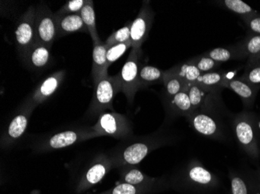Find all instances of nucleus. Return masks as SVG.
Returning a JSON list of instances; mask_svg holds the SVG:
<instances>
[{
  "mask_svg": "<svg viewBox=\"0 0 260 194\" xmlns=\"http://www.w3.org/2000/svg\"><path fill=\"white\" fill-rule=\"evenodd\" d=\"M121 88L119 74L102 79L94 86L90 110L94 113H101L106 109L113 110L114 99L121 92Z\"/></svg>",
  "mask_w": 260,
  "mask_h": 194,
  "instance_id": "f257e3e1",
  "label": "nucleus"
},
{
  "mask_svg": "<svg viewBox=\"0 0 260 194\" xmlns=\"http://www.w3.org/2000/svg\"><path fill=\"white\" fill-rule=\"evenodd\" d=\"M141 55L142 48H132L126 62L119 74L122 87L121 92L124 93L128 103L134 101L136 93L140 90L138 83V74L142 65L140 63Z\"/></svg>",
  "mask_w": 260,
  "mask_h": 194,
  "instance_id": "f03ea898",
  "label": "nucleus"
},
{
  "mask_svg": "<svg viewBox=\"0 0 260 194\" xmlns=\"http://www.w3.org/2000/svg\"><path fill=\"white\" fill-rule=\"evenodd\" d=\"M36 14L37 8L29 7L20 17L16 26V45L22 58H24L30 48L37 43L35 28Z\"/></svg>",
  "mask_w": 260,
  "mask_h": 194,
  "instance_id": "7ed1b4c3",
  "label": "nucleus"
},
{
  "mask_svg": "<svg viewBox=\"0 0 260 194\" xmlns=\"http://www.w3.org/2000/svg\"><path fill=\"white\" fill-rule=\"evenodd\" d=\"M234 131L241 147L253 159L259 156L256 131L253 119L249 113H241L234 120Z\"/></svg>",
  "mask_w": 260,
  "mask_h": 194,
  "instance_id": "20e7f679",
  "label": "nucleus"
},
{
  "mask_svg": "<svg viewBox=\"0 0 260 194\" xmlns=\"http://www.w3.org/2000/svg\"><path fill=\"white\" fill-rule=\"evenodd\" d=\"M194 110L210 113L220 104V90L207 88L197 83H188L185 86Z\"/></svg>",
  "mask_w": 260,
  "mask_h": 194,
  "instance_id": "39448f33",
  "label": "nucleus"
},
{
  "mask_svg": "<svg viewBox=\"0 0 260 194\" xmlns=\"http://www.w3.org/2000/svg\"><path fill=\"white\" fill-rule=\"evenodd\" d=\"M35 28L37 43L51 48L57 39L56 17L46 6L41 5L37 8Z\"/></svg>",
  "mask_w": 260,
  "mask_h": 194,
  "instance_id": "423d86ee",
  "label": "nucleus"
},
{
  "mask_svg": "<svg viewBox=\"0 0 260 194\" xmlns=\"http://www.w3.org/2000/svg\"><path fill=\"white\" fill-rule=\"evenodd\" d=\"M154 14L150 5V2L143 3L138 15L132 21L131 25V37L132 48L141 49L142 45L147 40L153 24Z\"/></svg>",
  "mask_w": 260,
  "mask_h": 194,
  "instance_id": "0eeeda50",
  "label": "nucleus"
},
{
  "mask_svg": "<svg viewBox=\"0 0 260 194\" xmlns=\"http://www.w3.org/2000/svg\"><path fill=\"white\" fill-rule=\"evenodd\" d=\"M97 135L124 138L129 134L130 127L125 117L119 113H104L93 128Z\"/></svg>",
  "mask_w": 260,
  "mask_h": 194,
  "instance_id": "6e6552de",
  "label": "nucleus"
},
{
  "mask_svg": "<svg viewBox=\"0 0 260 194\" xmlns=\"http://www.w3.org/2000/svg\"><path fill=\"white\" fill-rule=\"evenodd\" d=\"M65 75L66 71L62 70L54 72L45 78L31 93L27 104L35 108L48 100L60 87Z\"/></svg>",
  "mask_w": 260,
  "mask_h": 194,
  "instance_id": "1a4fd4ad",
  "label": "nucleus"
},
{
  "mask_svg": "<svg viewBox=\"0 0 260 194\" xmlns=\"http://www.w3.org/2000/svg\"><path fill=\"white\" fill-rule=\"evenodd\" d=\"M192 128L201 135L218 138L221 136L220 126L209 113L196 111L186 117Z\"/></svg>",
  "mask_w": 260,
  "mask_h": 194,
  "instance_id": "9d476101",
  "label": "nucleus"
},
{
  "mask_svg": "<svg viewBox=\"0 0 260 194\" xmlns=\"http://www.w3.org/2000/svg\"><path fill=\"white\" fill-rule=\"evenodd\" d=\"M93 64H92L91 76L93 86H96L102 79L107 77L109 65L107 62L108 46L102 41L93 42Z\"/></svg>",
  "mask_w": 260,
  "mask_h": 194,
  "instance_id": "9b49d317",
  "label": "nucleus"
},
{
  "mask_svg": "<svg viewBox=\"0 0 260 194\" xmlns=\"http://www.w3.org/2000/svg\"><path fill=\"white\" fill-rule=\"evenodd\" d=\"M57 38L64 37L70 33H89L88 29L84 24L80 14H69V15H57Z\"/></svg>",
  "mask_w": 260,
  "mask_h": 194,
  "instance_id": "f8f14e48",
  "label": "nucleus"
},
{
  "mask_svg": "<svg viewBox=\"0 0 260 194\" xmlns=\"http://www.w3.org/2000/svg\"><path fill=\"white\" fill-rule=\"evenodd\" d=\"M224 88L229 89L239 95L245 106H250L255 101L258 89L244 81L242 78L228 79Z\"/></svg>",
  "mask_w": 260,
  "mask_h": 194,
  "instance_id": "ddd939ff",
  "label": "nucleus"
},
{
  "mask_svg": "<svg viewBox=\"0 0 260 194\" xmlns=\"http://www.w3.org/2000/svg\"><path fill=\"white\" fill-rule=\"evenodd\" d=\"M51 48L36 43L23 58L27 65L35 69H42L49 65L51 59Z\"/></svg>",
  "mask_w": 260,
  "mask_h": 194,
  "instance_id": "4468645a",
  "label": "nucleus"
},
{
  "mask_svg": "<svg viewBox=\"0 0 260 194\" xmlns=\"http://www.w3.org/2000/svg\"><path fill=\"white\" fill-rule=\"evenodd\" d=\"M150 149V144L149 143H134L123 150L121 154V161L123 165L135 166L144 160Z\"/></svg>",
  "mask_w": 260,
  "mask_h": 194,
  "instance_id": "2eb2a0df",
  "label": "nucleus"
},
{
  "mask_svg": "<svg viewBox=\"0 0 260 194\" xmlns=\"http://www.w3.org/2000/svg\"><path fill=\"white\" fill-rule=\"evenodd\" d=\"M164 70L151 65H141L138 74V83L140 89L151 86V85L163 84Z\"/></svg>",
  "mask_w": 260,
  "mask_h": 194,
  "instance_id": "dca6fc26",
  "label": "nucleus"
},
{
  "mask_svg": "<svg viewBox=\"0 0 260 194\" xmlns=\"http://www.w3.org/2000/svg\"><path fill=\"white\" fill-rule=\"evenodd\" d=\"M27 107L23 113H19L14 119L12 120L7 131L9 140H16L20 138L25 132L28 125L29 115L34 108L27 104Z\"/></svg>",
  "mask_w": 260,
  "mask_h": 194,
  "instance_id": "f3484780",
  "label": "nucleus"
},
{
  "mask_svg": "<svg viewBox=\"0 0 260 194\" xmlns=\"http://www.w3.org/2000/svg\"><path fill=\"white\" fill-rule=\"evenodd\" d=\"M204 54L220 64L230 60L245 57L242 45V46H231L229 48H214L213 50L208 51Z\"/></svg>",
  "mask_w": 260,
  "mask_h": 194,
  "instance_id": "a211bd4d",
  "label": "nucleus"
},
{
  "mask_svg": "<svg viewBox=\"0 0 260 194\" xmlns=\"http://www.w3.org/2000/svg\"><path fill=\"white\" fill-rule=\"evenodd\" d=\"M82 20L84 21L87 28L88 29L93 42L101 40L98 33L97 25H96L95 12L93 7V2L91 0H87L81 11L79 13Z\"/></svg>",
  "mask_w": 260,
  "mask_h": 194,
  "instance_id": "6ab92c4d",
  "label": "nucleus"
},
{
  "mask_svg": "<svg viewBox=\"0 0 260 194\" xmlns=\"http://www.w3.org/2000/svg\"><path fill=\"white\" fill-rule=\"evenodd\" d=\"M169 102L172 110L178 114L187 117L195 112L188 93L185 90L169 99Z\"/></svg>",
  "mask_w": 260,
  "mask_h": 194,
  "instance_id": "aec40b11",
  "label": "nucleus"
},
{
  "mask_svg": "<svg viewBox=\"0 0 260 194\" xmlns=\"http://www.w3.org/2000/svg\"><path fill=\"white\" fill-rule=\"evenodd\" d=\"M163 85L167 98L170 99L185 90L186 83L180 77L168 69L164 74Z\"/></svg>",
  "mask_w": 260,
  "mask_h": 194,
  "instance_id": "412c9836",
  "label": "nucleus"
},
{
  "mask_svg": "<svg viewBox=\"0 0 260 194\" xmlns=\"http://www.w3.org/2000/svg\"><path fill=\"white\" fill-rule=\"evenodd\" d=\"M169 71L180 77L186 84L195 83L202 74L189 60L185 63L179 64L169 68Z\"/></svg>",
  "mask_w": 260,
  "mask_h": 194,
  "instance_id": "4be33fe9",
  "label": "nucleus"
},
{
  "mask_svg": "<svg viewBox=\"0 0 260 194\" xmlns=\"http://www.w3.org/2000/svg\"><path fill=\"white\" fill-rule=\"evenodd\" d=\"M228 78L225 75L218 71H211L202 73L195 83L207 88L220 90L224 88V84Z\"/></svg>",
  "mask_w": 260,
  "mask_h": 194,
  "instance_id": "5701e85b",
  "label": "nucleus"
},
{
  "mask_svg": "<svg viewBox=\"0 0 260 194\" xmlns=\"http://www.w3.org/2000/svg\"><path fill=\"white\" fill-rule=\"evenodd\" d=\"M80 139V135L74 131H67L58 133L49 140L48 145L53 149L66 148L75 144Z\"/></svg>",
  "mask_w": 260,
  "mask_h": 194,
  "instance_id": "b1692460",
  "label": "nucleus"
},
{
  "mask_svg": "<svg viewBox=\"0 0 260 194\" xmlns=\"http://www.w3.org/2000/svg\"><path fill=\"white\" fill-rule=\"evenodd\" d=\"M245 57H248V64L260 61V35L249 34L242 45Z\"/></svg>",
  "mask_w": 260,
  "mask_h": 194,
  "instance_id": "393cba45",
  "label": "nucleus"
},
{
  "mask_svg": "<svg viewBox=\"0 0 260 194\" xmlns=\"http://www.w3.org/2000/svg\"><path fill=\"white\" fill-rule=\"evenodd\" d=\"M188 177L193 183L203 185V186L210 185L214 180V176L212 173L198 163L192 164V166L189 167Z\"/></svg>",
  "mask_w": 260,
  "mask_h": 194,
  "instance_id": "a878e982",
  "label": "nucleus"
},
{
  "mask_svg": "<svg viewBox=\"0 0 260 194\" xmlns=\"http://www.w3.org/2000/svg\"><path fill=\"white\" fill-rule=\"evenodd\" d=\"M222 5L230 11L241 16L243 20L256 14V12L242 0H224Z\"/></svg>",
  "mask_w": 260,
  "mask_h": 194,
  "instance_id": "bb28decb",
  "label": "nucleus"
},
{
  "mask_svg": "<svg viewBox=\"0 0 260 194\" xmlns=\"http://www.w3.org/2000/svg\"><path fill=\"white\" fill-rule=\"evenodd\" d=\"M131 25H132V21L129 20L122 28L113 32L105 42V45L108 47H110L112 45H118V44L125 43V42L130 41Z\"/></svg>",
  "mask_w": 260,
  "mask_h": 194,
  "instance_id": "cd10ccee",
  "label": "nucleus"
},
{
  "mask_svg": "<svg viewBox=\"0 0 260 194\" xmlns=\"http://www.w3.org/2000/svg\"><path fill=\"white\" fill-rule=\"evenodd\" d=\"M193 65H196L197 68L200 70L201 73H207V72H211L217 69L220 64L215 62L214 60L207 56L205 54L199 55L195 58L189 59Z\"/></svg>",
  "mask_w": 260,
  "mask_h": 194,
  "instance_id": "c85d7f7f",
  "label": "nucleus"
},
{
  "mask_svg": "<svg viewBox=\"0 0 260 194\" xmlns=\"http://www.w3.org/2000/svg\"><path fill=\"white\" fill-rule=\"evenodd\" d=\"M241 78L252 87L259 89L260 87V61L255 63L247 64L245 73Z\"/></svg>",
  "mask_w": 260,
  "mask_h": 194,
  "instance_id": "c756f323",
  "label": "nucleus"
},
{
  "mask_svg": "<svg viewBox=\"0 0 260 194\" xmlns=\"http://www.w3.org/2000/svg\"><path fill=\"white\" fill-rule=\"evenodd\" d=\"M107 171V163H96L88 169L86 174V180L90 184H96L103 179Z\"/></svg>",
  "mask_w": 260,
  "mask_h": 194,
  "instance_id": "7c9ffc66",
  "label": "nucleus"
},
{
  "mask_svg": "<svg viewBox=\"0 0 260 194\" xmlns=\"http://www.w3.org/2000/svg\"><path fill=\"white\" fill-rule=\"evenodd\" d=\"M132 48L131 41L125 42V43L118 44L108 47L107 50V62L109 67H110L114 62H116L122 55L125 53L128 48Z\"/></svg>",
  "mask_w": 260,
  "mask_h": 194,
  "instance_id": "2f4dec72",
  "label": "nucleus"
},
{
  "mask_svg": "<svg viewBox=\"0 0 260 194\" xmlns=\"http://www.w3.org/2000/svg\"><path fill=\"white\" fill-rule=\"evenodd\" d=\"M87 0H69L58 10L57 15H69V14H79L84 7Z\"/></svg>",
  "mask_w": 260,
  "mask_h": 194,
  "instance_id": "473e14b6",
  "label": "nucleus"
},
{
  "mask_svg": "<svg viewBox=\"0 0 260 194\" xmlns=\"http://www.w3.org/2000/svg\"><path fill=\"white\" fill-rule=\"evenodd\" d=\"M124 181L125 183L138 186L142 184L147 179V176L137 169H131L124 175Z\"/></svg>",
  "mask_w": 260,
  "mask_h": 194,
  "instance_id": "72a5a7b5",
  "label": "nucleus"
},
{
  "mask_svg": "<svg viewBox=\"0 0 260 194\" xmlns=\"http://www.w3.org/2000/svg\"><path fill=\"white\" fill-rule=\"evenodd\" d=\"M232 194H249V187L240 176L233 175L231 177Z\"/></svg>",
  "mask_w": 260,
  "mask_h": 194,
  "instance_id": "f704fd0d",
  "label": "nucleus"
},
{
  "mask_svg": "<svg viewBox=\"0 0 260 194\" xmlns=\"http://www.w3.org/2000/svg\"><path fill=\"white\" fill-rule=\"evenodd\" d=\"M244 20L246 23L250 34L260 35V15L255 14Z\"/></svg>",
  "mask_w": 260,
  "mask_h": 194,
  "instance_id": "c9c22d12",
  "label": "nucleus"
},
{
  "mask_svg": "<svg viewBox=\"0 0 260 194\" xmlns=\"http://www.w3.org/2000/svg\"><path fill=\"white\" fill-rule=\"evenodd\" d=\"M112 194H137V187L128 183H121L114 188Z\"/></svg>",
  "mask_w": 260,
  "mask_h": 194,
  "instance_id": "e433bc0d",
  "label": "nucleus"
},
{
  "mask_svg": "<svg viewBox=\"0 0 260 194\" xmlns=\"http://www.w3.org/2000/svg\"><path fill=\"white\" fill-rule=\"evenodd\" d=\"M259 179H260V173H259Z\"/></svg>",
  "mask_w": 260,
  "mask_h": 194,
  "instance_id": "4c0bfd02",
  "label": "nucleus"
}]
</instances>
